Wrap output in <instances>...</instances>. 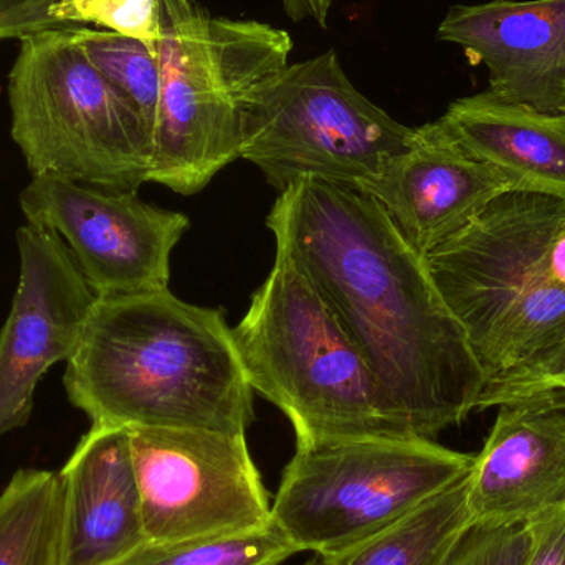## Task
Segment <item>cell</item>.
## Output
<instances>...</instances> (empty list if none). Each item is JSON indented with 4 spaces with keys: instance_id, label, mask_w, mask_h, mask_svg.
Wrapping results in <instances>:
<instances>
[{
    "instance_id": "obj_24",
    "label": "cell",
    "mask_w": 565,
    "mask_h": 565,
    "mask_svg": "<svg viewBox=\"0 0 565 565\" xmlns=\"http://www.w3.org/2000/svg\"><path fill=\"white\" fill-rule=\"evenodd\" d=\"M524 524L533 541L526 565H565V503Z\"/></svg>"
},
{
    "instance_id": "obj_1",
    "label": "cell",
    "mask_w": 565,
    "mask_h": 565,
    "mask_svg": "<svg viewBox=\"0 0 565 565\" xmlns=\"http://www.w3.org/2000/svg\"><path fill=\"white\" fill-rule=\"evenodd\" d=\"M267 225L277 250L334 309L412 435L434 440L477 411L487 374L424 257L377 201L309 179L280 192Z\"/></svg>"
},
{
    "instance_id": "obj_9",
    "label": "cell",
    "mask_w": 565,
    "mask_h": 565,
    "mask_svg": "<svg viewBox=\"0 0 565 565\" xmlns=\"http://www.w3.org/2000/svg\"><path fill=\"white\" fill-rule=\"evenodd\" d=\"M146 540H211L260 530L271 504L244 435L128 428Z\"/></svg>"
},
{
    "instance_id": "obj_18",
    "label": "cell",
    "mask_w": 565,
    "mask_h": 565,
    "mask_svg": "<svg viewBox=\"0 0 565 565\" xmlns=\"http://www.w3.org/2000/svg\"><path fill=\"white\" fill-rule=\"evenodd\" d=\"M60 473L19 470L0 493V565H63Z\"/></svg>"
},
{
    "instance_id": "obj_6",
    "label": "cell",
    "mask_w": 565,
    "mask_h": 565,
    "mask_svg": "<svg viewBox=\"0 0 565 565\" xmlns=\"http://www.w3.org/2000/svg\"><path fill=\"white\" fill-rule=\"evenodd\" d=\"M7 79L10 132L32 178L111 191L149 182L151 136L138 109L85 55L68 26L19 40Z\"/></svg>"
},
{
    "instance_id": "obj_15",
    "label": "cell",
    "mask_w": 565,
    "mask_h": 565,
    "mask_svg": "<svg viewBox=\"0 0 565 565\" xmlns=\"http://www.w3.org/2000/svg\"><path fill=\"white\" fill-rule=\"evenodd\" d=\"M58 473L63 565H113L148 541L128 428L92 425Z\"/></svg>"
},
{
    "instance_id": "obj_7",
    "label": "cell",
    "mask_w": 565,
    "mask_h": 565,
    "mask_svg": "<svg viewBox=\"0 0 565 565\" xmlns=\"http://www.w3.org/2000/svg\"><path fill=\"white\" fill-rule=\"evenodd\" d=\"M473 461L418 437L296 445L271 520L298 553L338 556L457 483Z\"/></svg>"
},
{
    "instance_id": "obj_13",
    "label": "cell",
    "mask_w": 565,
    "mask_h": 565,
    "mask_svg": "<svg viewBox=\"0 0 565 565\" xmlns=\"http://www.w3.org/2000/svg\"><path fill=\"white\" fill-rule=\"evenodd\" d=\"M437 36L487 66L488 92L498 98L565 113V0L454 6Z\"/></svg>"
},
{
    "instance_id": "obj_16",
    "label": "cell",
    "mask_w": 565,
    "mask_h": 565,
    "mask_svg": "<svg viewBox=\"0 0 565 565\" xmlns=\"http://www.w3.org/2000/svg\"><path fill=\"white\" fill-rule=\"evenodd\" d=\"M438 122L510 192L565 195V113L537 111L487 89L451 103Z\"/></svg>"
},
{
    "instance_id": "obj_3",
    "label": "cell",
    "mask_w": 565,
    "mask_h": 565,
    "mask_svg": "<svg viewBox=\"0 0 565 565\" xmlns=\"http://www.w3.org/2000/svg\"><path fill=\"white\" fill-rule=\"evenodd\" d=\"M232 332L252 388L288 417L296 445L415 438L334 309L286 252L277 250Z\"/></svg>"
},
{
    "instance_id": "obj_23",
    "label": "cell",
    "mask_w": 565,
    "mask_h": 565,
    "mask_svg": "<svg viewBox=\"0 0 565 565\" xmlns=\"http://www.w3.org/2000/svg\"><path fill=\"white\" fill-rule=\"evenodd\" d=\"M531 543L526 524H471L444 565H526Z\"/></svg>"
},
{
    "instance_id": "obj_4",
    "label": "cell",
    "mask_w": 565,
    "mask_h": 565,
    "mask_svg": "<svg viewBox=\"0 0 565 565\" xmlns=\"http://www.w3.org/2000/svg\"><path fill=\"white\" fill-rule=\"evenodd\" d=\"M554 198L507 192L424 257L488 384L565 342V286L551 252Z\"/></svg>"
},
{
    "instance_id": "obj_28",
    "label": "cell",
    "mask_w": 565,
    "mask_h": 565,
    "mask_svg": "<svg viewBox=\"0 0 565 565\" xmlns=\"http://www.w3.org/2000/svg\"><path fill=\"white\" fill-rule=\"evenodd\" d=\"M305 565H321V564H319L318 557H315V559H312L311 563H308Z\"/></svg>"
},
{
    "instance_id": "obj_11",
    "label": "cell",
    "mask_w": 565,
    "mask_h": 565,
    "mask_svg": "<svg viewBox=\"0 0 565 565\" xmlns=\"http://www.w3.org/2000/svg\"><path fill=\"white\" fill-rule=\"evenodd\" d=\"M20 275L0 329V437L25 427L43 375L72 358L96 295L55 232L17 231Z\"/></svg>"
},
{
    "instance_id": "obj_26",
    "label": "cell",
    "mask_w": 565,
    "mask_h": 565,
    "mask_svg": "<svg viewBox=\"0 0 565 565\" xmlns=\"http://www.w3.org/2000/svg\"><path fill=\"white\" fill-rule=\"evenodd\" d=\"M286 15L292 22H302L306 19L315 20L318 25L326 26L328 17L322 13L319 0H281Z\"/></svg>"
},
{
    "instance_id": "obj_12",
    "label": "cell",
    "mask_w": 565,
    "mask_h": 565,
    "mask_svg": "<svg viewBox=\"0 0 565 565\" xmlns=\"http://www.w3.org/2000/svg\"><path fill=\"white\" fill-rule=\"evenodd\" d=\"M358 191L377 201L408 245L427 257L510 189L437 119L414 128L407 151Z\"/></svg>"
},
{
    "instance_id": "obj_17",
    "label": "cell",
    "mask_w": 565,
    "mask_h": 565,
    "mask_svg": "<svg viewBox=\"0 0 565 565\" xmlns=\"http://www.w3.org/2000/svg\"><path fill=\"white\" fill-rule=\"evenodd\" d=\"M470 473L345 553L318 557L321 565H444L470 530ZM316 557V556H315Z\"/></svg>"
},
{
    "instance_id": "obj_19",
    "label": "cell",
    "mask_w": 565,
    "mask_h": 565,
    "mask_svg": "<svg viewBox=\"0 0 565 565\" xmlns=\"http://www.w3.org/2000/svg\"><path fill=\"white\" fill-rule=\"evenodd\" d=\"M68 30L89 62L135 105L152 136L161 89L156 49L108 30L82 25H68Z\"/></svg>"
},
{
    "instance_id": "obj_20",
    "label": "cell",
    "mask_w": 565,
    "mask_h": 565,
    "mask_svg": "<svg viewBox=\"0 0 565 565\" xmlns=\"http://www.w3.org/2000/svg\"><path fill=\"white\" fill-rule=\"evenodd\" d=\"M299 554L271 521L268 526L211 540L152 543L113 565H281Z\"/></svg>"
},
{
    "instance_id": "obj_27",
    "label": "cell",
    "mask_w": 565,
    "mask_h": 565,
    "mask_svg": "<svg viewBox=\"0 0 565 565\" xmlns=\"http://www.w3.org/2000/svg\"><path fill=\"white\" fill-rule=\"evenodd\" d=\"M319 3H321L322 13H324V15L328 17L329 9H331L332 6V0H319Z\"/></svg>"
},
{
    "instance_id": "obj_22",
    "label": "cell",
    "mask_w": 565,
    "mask_h": 565,
    "mask_svg": "<svg viewBox=\"0 0 565 565\" xmlns=\"http://www.w3.org/2000/svg\"><path fill=\"white\" fill-rule=\"evenodd\" d=\"M518 401L546 402L565 407V342L530 367L490 382L478 401L477 411Z\"/></svg>"
},
{
    "instance_id": "obj_10",
    "label": "cell",
    "mask_w": 565,
    "mask_h": 565,
    "mask_svg": "<svg viewBox=\"0 0 565 565\" xmlns=\"http://www.w3.org/2000/svg\"><path fill=\"white\" fill-rule=\"evenodd\" d=\"M26 224L55 232L96 298L168 289L171 254L188 215L156 207L136 191H111L35 175L20 194Z\"/></svg>"
},
{
    "instance_id": "obj_21",
    "label": "cell",
    "mask_w": 565,
    "mask_h": 565,
    "mask_svg": "<svg viewBox=\"0 0 565 565\" xmlns=\"http://www.w3.org/2000/svg\"><path fill=\"white\" fill-rule=\"evenodd\" d=\"M53 26L96 25L154 49L164 30L166 0H56Z\"/></svg>"
},
{
    "instance_id": "obj_2",
    "label": "cell",
    "mask_w": 565,
    "mask_h": 565,
    "mask_svg": "<svg viewBox=\"0 0 565 565\" xmlns=\"http://www.w3.org/2000/svg\"><path fill=\"white\" fill-rule=\"evenodd\" d=\"M92 425L244 435L254 388L221 308L168 289L98 298L63 377Z\"/></svg>"
},
{
    "instance_id": "obj_8",
    "label": "cell",
    "mask_w": 565,
    "mask_h": 565,
    "mask_svg": "<svg viewBox=\"0 0 565 565\" xmlns=\"http://www.w3.org/2000/svg\"><path fill=\"white\" fill-rule=\"evenodd\" d=\"M414 128L369 102L334 50L288 65L245 106L241 158L285 191L301 181L359 189L407 151Z\"/></svg>"
},
{
    "instance_id": "obj_14",
    "label": "cell",
    "mask_w": 565,
    "mask_h": 565,
    "mask_svg": "<svg viewBox=\"0 0 565 565\" xmlns=\"http://www.w3.org/2000/svg\"><path fill=\"white\" fill-rule=\"evenodd\" d=\"M565 503V407L498 405L468 484L473 524H524Z\"/></svg>"
},
{
    "instance_id": "obj_5",
    "label": "cell",
    "mask_w": 565,
    "mask_h": 565,
    "mask_svg": "<svg viewBox=\"0 0 565 565\" xmlns=\"http://www.w3.org/2000/svg\"><path fill=\"white\" fill-rule=\"evenodd\" d=\"M154 49L161 89L149 182L194 195L241 158L245 106L288 66L291 36L255 20L211 17L195 0H166Z\"/></svg>"
},
{
    "instance_id": "obj_25",
    "label": "cell",
    "mask_w": 565,
    "mask_h": 565,
    "mask_svg": "<svg viewBox=\"0 0 565 565\" xmlns=\"http://www.w3.org/2000/svg\"><path fill=\"white\" fill-rule=\"evenodd\" d=\"M56 0H0V42L55 29L50 9Z\"/></svg>"
}]
</instances>
